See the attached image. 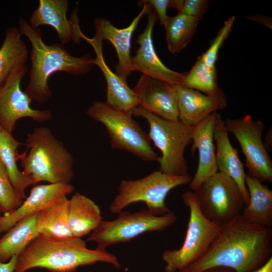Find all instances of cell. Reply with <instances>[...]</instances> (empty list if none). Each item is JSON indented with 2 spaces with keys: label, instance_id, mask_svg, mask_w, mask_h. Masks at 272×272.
Here are the masks:
<instances>
[{
  "label": "cell",
  "instance_id": "1",
  "mask_svg": "<svg viewBox=\"0 0 272 272\" xmlns=\"http://www.w3.org/2000/svg\"><path fill=\"white\" fill-rule=\"evenodd\" d=\"M272 228L252 224L241 215L221 226L205 255L179 272H202L222 267L254 272L271 258Z\"/></svg>",
  "mask_w": 272,
  "mask_h": 272
},
{
  "label": "cell",
  "instance_id": "2",
  "mask_svg": "<svg viewBox=\"0 0 272 272\" xmlns=\"http://www.w3.org/2000/svg\"><path fill=\"white\" fill-rule=\"evenodd\" d=\"M104 262L119 269L117 257L105 250L87 248L81 238L54 239L39 235L17 256L14 272L42 268L50 272H74L80 266Z\"/></svg>",
  "mask_w": 272,
  "mask_h": 272
},
{
  "label": "cell",
  "instance_id": "3",
  "mask_svg": "<svg viewBox=\"0 0 272 272\" xmlns=\"http://www.w3.org/2000/svg\"><path fill=\"white\" fill-rule=\"evenodd\" d=\"M18 24L21 35H25L32 45L29 80L24 91L32 100L42 104L51 98L52 92L48 83L54 73L84 75L95 65L94 58L89 54L75 57L61 43L45 44L40 30L31 27L24 18H19Z\"/></svg>",
  "mask_w": 272,
  "mask_h": 272
},
{
  "label": "cell",
  "instance_id": "4",
  "mask_svg": "<svg viewBox=\"0 0 272 272\" xmlns=\"http://www.w3.org/2000/svg\"><path fill=\"white\" fill-rule=\"evenodd\" d=\"M25 145L30 150L19 155L22 172L34 185L41 181L70 184L73 157L49 128H34L27 134Z\"/></svg>",
  "mask_w": 272,
  "mask_h": 272
},
{
  "label": "cell",
  "instance_id": "5",
  "mask_svg": "<svg viewBox=\"0 0 272 272\" xmlns=\"http://www.w3.org/2000/svg\"><path fill=\"white\" fill-rule=\"evenodd\" d=\"M132 112L133 115L144 118L149 124L148 135L161 152L157 161L160 165L159 170L173 176L188 175L184 152L192 142L194 126L179 120L163 119L138 106Z\"/></svg>",
  "mask_w": 272,
  "mask_h": 272
},
{
  "label": "cell",
  "instance_id": "6",
  "mask_svg": "<svg viewBox=\"0 0 272 272\" xmlns=\"http://www.w3.org/2000/svg\"><path fill=\"white\" fill-rule=\"evenodd\" d=\"M93 120L104 125L113 149L124 150L145 161L159 157L151 145V140L132 117V112L117 110L106 102L95 101L87 110Z\"/></svg>",
  "mask_w": 272,
  "mask_h": 272
},
{
  "label": "cell",
  "instance_id": "7",
  "mask_svg": "<svg viewBox=\"0 0 272 272\" xmlns=\"http://www.w3.org/2000/svg\"><path fill=\"white\" fill-rule=\"evenodd\" d=\"M181 198L189 210L186 236L180 248L163 252L162 258L165 263V272H179L199 260L207 252L221 228L203 215L192 191L184 192Z\"/></svg>",
  "mask_w": 272,
  "mask_h": 272
},
{
  "label": "cell",
  "instance_id": "8",
  "mask_svg": "<svg viewBox=\"0 0 272 272\" xmlns=\"http://www.w3.org/2000/svg\"><path fill=\"white\" fill-rule=\"evenodd\" d=\"M191 179L189 174L173 176L158 170L139 179L122 180L109 209L118 213L130 204L143 202L152 214L164 215L170 212L165 203L168 193L176 187L189 184Z\"/></svg>",
  "mask_w": 272,
  "mask_h": 272
},
{
  "label": "cell",
  "instance_id": "9",
  "mask_svg": "<svg viewBox=\"0 0 272 272\" xmlns=\"http://www.w3.org/2000/svg\"><path fill=\"white\" fill-rule=\"evenodd\" d=\"M112 221L102 220L87 239L96 243V248L105 250L107 247L129 241L145 232L164 230L176 221V215L171 211L156 216L147 209L131 213L121 211Z\"/></svg>",
  "mask_w": 272,
  "mask_h": 272
},
{
  "label": "cell",
  "instance_id": "10",
  "mask_svg": "<svg viewBox=\"0 0 272 272\" xmlns=\"http://www.w3.org/2000/svg\"><path fill=\"white\" fill-rule=\"evenodd\" d=\"M203 215L223 226L241 215L245 202L235 182L218 171L193 191Z\"/></svg>",
  "mask_w": 272,
  "mask_h": 272
},
{
  "label": "cell",
  "instance_id": "11",
  "mask_svg": "<svg viewBox=\"0 0 272 272\" xmlns=\"http://www.w3.org/2000/svg\"><path fill=\"white\" fill-rule=\"evenodd\" d=\"M228 132L239 142L245 158V166L250 176L263 183L272 182V160L262 140L265 124L251 115L224 120Z\"/></svg>",
  "mask_w": 272,
  "mask_h": 272
},
{
  "label": "cell",
  "instance_id": "12",
  "mask_svg": "<svg viewBox=\"0 0 272 272\" xmlns=\"http://www.w3.org/2000/svg\"><path fill=\"white\" fill-rule=\"evenodd\" d=\"M27 71L26 64L17 67L0 87V126L10 133L22 118H30L41 123L50 121L52 117L49 110L33 109L31 106L32 100L21 89V81Z\"/></svg>",
  "mask_w": 272,
  "mask_h": 272
},
{
  "label": "cell",
  "instance_id": "13",
  "mask_svg": "<svg viewBox=\"0 0 272 272\" xmlns=\"http://www.w3.org/2000/svg\"><path fill=\"white\" fill-rule=\"evenodd\" d=\"M146 28L137 37L139 48L134 56L131 57V71H139L142 74L163 81L173 86L182 85L184 73H180L165 66L158 56L153 42L152 32L158 19L153 8L149 10Z\"/></svg>",
  "mask_w": 272,
  "mask_h": 272
},
{
  "label": "cell",
  "instance_id": "14",
  "mask_svg": "<svg viewBox=\"0 0 272 272\" xmlns=\"http://www.w3.org/2000/svg\"><path fill=\"white\" fill-rule=\"evenodd\" d=\"M69 5L67 0H40L28 23L33 28H39L44 25L53 27L62 45L71 41L79 43L84 35L80 29L77 9L74 10L69 19Z\"/></svg>",
  "mask_w": 272,
  "mask_h": 272
},
{
  "label": "cell",
  "instance_id": "15",
  "mask_svg": "<svg viewBox=\"0 0 272 272\" xmlns=\"http://www.w3.org/2000/svg\"><path fill=\"white\" fill-rule=\"evenodd\" d=\"M138 100V107L163 119L178 120L175 86L141 74L132 89Z\"/></svg>",
  "mask_w": 272,
  "mask_h": 272
},
{
  "label": "cell",
  "instance_id": "16",
  "mask_svg": "<svg viewBox=\"0 0 272 272\" xmlns=\"http://www.w3.org/2000/svg\"><path fill=\"white\" fill-rule=\"evenodd\" d=\"M141 3L143 4L142 10L131 23L124 28H117L110 20L105 18L98 17L94 20L95 34L92 39L101 42L107 40L112 44L118 59V63L115 67L116 74L126 81L132 73L130 48L133 33L143 15L147 14L152 7L144 1H141Z\"/></svg>",
  "mask_w": 272,
  "mask_h": 272
},
{
  "label": "cell",
  "instance_id": "17",
  "mask_svg": "<svg viewBox=\"0 0 272 272\" xmlns=\"http://www.w3.org/2000/svg\"><path fill=\"white\" fill-rule=\"evenodd\" d=\"M74 190L72 185L63 183L34 185L19 207L1 217L0 234L8 231L23 218L37 213L66 197Z\"/></svg>",
  "mask_w": 272,
  "mask_h": 272
},
{
  "label": "cell",
  "instance_id": "18",
  "mask_svg": "<svg viewBox=\"0 0 272 272\" xmlns=\"http://www.w3.org/2000/svg\"><path fill=\"white\" fill-rule=\"evenodd\" d=\"M218 112H214L193 127L191 152L197 150L199 162L197 170L189 183L190 190L197 189L207 179L218 172L214 129Z\"/></svg>",
  "mask_w": 272,
  "mask_h": 272
},
{
  "label": "cell",
  "instance_id": "19",
  "mask_svg": "<svg viewBox=\"0 0 272 272\" xmlns=\"http://www.w3.org/2000/svg\"><path fill=\"white\" fill-rule=\"evenodd\" d=\"M214 140L218 171L226 174L235 182L246 206L248 202L249 196L245 185L246 174L244 165L239 158L237 149L230 142L224 120L218 113L214 129Z\"/></svg>",
  "mask_w": 272,
  "mask_h": 272
},
{
  "label": "cell",
  "instance_id": "20",
  "mask_svg": "<svg viewBox=\"0 0 272 272\" xmlns=\"http://www.w3.org/2000/svg\"><path fill=\"white\" fill-rule=\"evenodd\" d=\"M177 92L178 120L194 126L211 113L225 108L224 97H213L181 85L175 86Z\"/></svg>",
  "mask_w": 272,
  "mask_h": 272
},
{
  "label": "cell",
  "instance_id": "21",
  "mask_svg": "<svg viewBox=\"0 0 272 272\" xmlns=\"http://www.w3.org/2000/svg\"><path fill=\"white\" fill-rule=\"evenodd\" d=\"M85 39L93 46L96 53L94 65L101 70L107 84V98L105 101L113 108L124 112H132L138 106L137 96L127 81L113 72L107 65L102 52V42L89 39Z\"/></svg>",
  "mask_w": 272,
  "mask_h": 272
},
{
  "label": "cell",
  "instance_id": "22",
  "mask_svg": "<svg viewBox=\"0 0 272 272\" xmlns=\"http://www.w3.org/2000/svg\"><path fill=\"white\" fill-rule=\"evenodd\" d=\"M245 185L249 200L241 215L252 224L271 228L272 191L264 183L247 174Z\"/></svg>",
  "mask_w": 272,
  "mask_h": 272
},
{
  "label": "cell",
  "instance_id": "23",
  "mask_svg": "<svg viewBox=\"0 0 272 272\" xmlns=\"http://www.w3.org/2000/svg\"><path fill=\"white\" fill-rule=\"evenodd\" d=\"M99 207L79 192L69 201L68 222L73 237L81 238L96 229L102 221Z\"/></svg>",
  "mask_w": 272,
  "mask_h": 272
},
{
  "label": "cell",
  "instance_id": "24",
  "mask_svg": "<svg viewBox=\"0 0 272 272\" xmlns=\"http://www.w3.org/2000/svg\"><path fill=\"white\" fill-rule=\"evenodd\" d=\"M37 214L20 220L0 238V262H8L17 256L39 235L36 227Z\"/></svg>",
  "mask_w": 272,
  "mask_h": 272
},
{
  "label": "cell",
  "instance_id": "25",
  "mask_svg": "<svg viewBox=\"0 0 272 272\" xmlns=\"http://www.w3.org/2000/svg\"><path fill=\"white\" fill-rule=\"evenodd\" d=\"M69 201L65 197L38 213L36 227L39 235L54 239L73 237L68 222Z\"/></svg>",
  "mask_w": 272,
  "mask_h": 272
},
{
  "label": "cell",
  "instance_id": "26",
  "mask_svg": "<svg viewBox=\"0 0 272 272\" xmlns=\"http://www.w3.org/2000/svg\"><path fill=\"white\" fill-rule=\"evenodd\" d=\"M23 144L18 141L12 135L0 126V159L4 165L9 179L18 195L23 201L26 197L25 189L32 181L19 170L17 161L19 159L18 147Z\"/></svg>",
  "mask_w": 272,
  "mask_h": 272
},
{
  "label": "cell",
  "instance_id": "27",
  "mask_svg": "<svg viewBox=\"0 0 272 272\" xmlns=\"http://www.w3.org/2000/svg\"><path fill=\"white\" fill-rule=\"evenodd\" d=\"M18 28H8L0 47V87L17 67L26 64L28 57L27 46Z\"/></svg>",
  "mask_w": 272,
  "mask_h": 272
},
{
  "label": "cell",
  "instance_id": "28",
  "mask_svg": "<svg viewBox=\"0 0 272 272\" xmlns=\"http://www.w3.org/2000/svg\"><path fill=\"white\" fill-rule=\"evenodd\" d=\"M199 20L182 14L168 16L164 27L169 51L180 52L188 44L196 31Z\"/></svg>",
  "mask_w": 272,
  "mask_h": 272
},
{
  "label": "cell",
  "instance_id": "29",
  "mask_svg": "<svg viewBox=\"0 0 272 272\" xmlns=\"http://www.w3.org/2000/svg\"><path fill=\"white\" fill-rule=\"evenodd\" d=\"M181 86L213 97L225 96L218 85L215 67L206 65L200 56L191 69L184 73Z\"/></svg>",
  "mask_w": 272,
  "mask_h": 272
},
{
  "label": "cell",
  "instance_id": "30",
  "mask_svg": "<svg viewBox=\"0 0 272 272\" xmlns=\"http://www.w3.org/2000/svg\"><path fill=\"white\" fill-rule=\"evenodd\" d=\"M23 200L17 193L9 179L7 170L0 159V208L7 214L19 207Z\"/></svg>",
  "mask_w": 272,
  "mask_h": 272
},
{
  "label": "cell",
  "instance_id": "31",
  "mask_svg": "<svg viewBox=\"0 0 272 272\" xmlns=\"http://www.w3.org/2000/svg\"><path fill=\"white\" fill-rule=\"evenodd\" d=\"M235 20V17L232 16L224 22L223 26L219 30L216 37L211 43L209 47L200 56L203 63L206 65L211 67H215V63L218 59L219 51L224 42L228 37L232 30Z\"/></svg>",
  "mask_w": 272,
  "mask_h": 272
},
{
  "label": "cell",
  "instance_id": "32",
  "mask_svg": "<svg viewBox=\"0 0 272 272\" xmlns=\"http://www.w3.org/2000/svg\"><path fill=\"white\" fill-rule=\"evenodd\" d=\"M209 5L208 0H170L169 8L176 9L178 13L200 20Z\"/></svg>",
  "mask_w": 272,
  "mask_h": 272
},
{
  "label": "cell",
  "instance_id": "33",
  "mask_svg": "<svg viewBox=\"0 0 272 272\" xmlns=\"http://www.w3.org/2000/svg\"><path fill=\"white\" fill-rule=\"evenodd\" d=\"M154 9L161 24L164 26L168 16L167 9L169 8L170 0H147L144 1Z\"/></svg>",
  "mask_w": 272,
  "mask_h": 272
},
{
  "label": "cell",
  "instance_id": "34",
  "mask_svg": "<svg viewBox=\"0 0 272 272\" xmlns=\"http://www.w3.org/2000/svg\"><path fill=\"white\" fill-rule=\"evenodd\" d=\"M16 263V256L12 257L8 262H0V272H14Z\"/></svg>",
  "mask_w": 272,
  "mask_h": 272
},
{
  "label": "cell",
  "instance_id": "35",
  "mask_svg": "<svg viewBox=\"0 0 272 272\" xmlns=\"http://www.w3.org/2000/svg\"><path fill=\"white\" fill-rule=\"evenodd\" d=\"M252 21L261 23L271 28V19L268 17L260 15H253L247 17Z\"/></svg>",
  "mask_w": 272,
  "mask_h": 272
},
{
  "label": "cell",
  "instance_id": "36",
  "mask_svg": "<svg viewBox=\"0 0 272 272\" xmlns=\"http://www.w3.org/2000/svg\"><path fill=\"white\" fill-rule=\"evenodd\" d=\"M254 272H272V257L264 265Z\"/></svg>",
  "mask_w": 272,
  "mask_h": 272
},
{
  "label": "cell",
  "instance_id": "37",
  "mask_svg": "<svg viewBox=\"0 0 272 272\" xmlns=\"http://www.w3.org/2000/svg\"><path fill=\"white\" fill-rule=\"evenodd\" d=\"M271 128L270 130L268 131L267 132L266 135L265 137V141L263 142L264 145L268 152L271 149Z\"/></svg>",
  "mask_w": 272,
  "mask_h": 272
},
{
  "label": "cell",
  "instance_id": "38",
  "mask_svg": "<svg viewBox=\"0 0 272 272\" xmlns=\"http://www.w3.org/2000/svg\"><path fill=\"white\" fill-rule=\"evenodd\" d=\"M202 272H235V271L228 268L217 267L207 269Z\"/></svg>",
  "mask_w": 272,
  "mask_h": 272
},
{
  "label": "cell",
  "instance_id": "39",
  "mask_svg": "<svg viewBox=\"0 0 272 272\" xmlns=\"http://www.w3.org/2000/svg\"><path fill=\"white\" fill-rule=\"evenodd\" d=\"M1 212H2V211H1V208H0V214H1ZM1 215H0V218H1Z\"/></svg>",
  "mask_w": 272,
  "mask_h": 272
},
{
  "label": "cell",
  "instance_id": "40",
  "mask_svg": "<svg viewBox=\"0 0 272 272\" xmlns=\"http://www.w3.org/2000/svg\"><path fill=\"white\" fill-rule=\"evenodd\" d=\"M89 272H93V271H89Z\"/></svg>",
  "mask_w": 272,
  "mask_h": 272
}]
</instances>
